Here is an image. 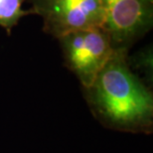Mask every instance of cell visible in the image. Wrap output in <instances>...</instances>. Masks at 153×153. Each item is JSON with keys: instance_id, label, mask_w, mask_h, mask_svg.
<instances>
[{"instance_id": "obj_5", "label": "cell", "mask_w": 153, "mask_h": 153, "mask_svg": "<svg viewBox=\"0 0 153 153\" xmlns=\"http://www.w3.org/2000/svg\"><path fill=\"white\" fill-rule=\"evenodd\" d=\"M26 0H0V27L10 34L13 27L17 25L21 18L35 14L32 9L24 10L23 3Z\"/></svg>"}, {"instance_id": "obj_1", "label": "cell", "mask_w": 153, "mask_h": 153, "mask_svg": "<svg viewBox=\"0 0 153 153\" xmlns=\"http://www.w3.org/2000/svg\"><path fill=\"white\" fill-rule=\"evenodd\" d=\"M126 50H114L88 88L85 99L93 114L111 129L152 132L153 94L131 71Z\"/></svg>"}, {"instance_id": "obj_3", "label": "cell", "mask_w": 153, "mask_h": 153, "mask_svg": "<svg viewBox=\"0 0 153 153\" xmlns=\"http://www.w3.org/2000/svg\"><path fill=\"white\" fill-rule=\"evenodd\" d=\"M43 19V30L55 38L103 25L100 0H26Z\"/></svg>"}, {"instance_id": "obj_2", "label": "cell", "mask_w": 153, "mask_h": 153, "mask_svg": "<svg viewBox=\"0 0 153 153\" xmlns=\"http://www.w3.org/2000/svg\"><path fill=\"white\" fill-rule=\"evenodd\" d=\"M58 40L65 66L76 75L82 88L93 84L114 53L109 34L102 26L68 33Z\"/></svg>"}, {"instance_id": "obj_4", "label": "cell", "mask_w": 153, "mask_h": 153, "mask_svg": "<svg viewBox=\"0 0 153 153\" xmlns=\"http://www.w3.org/2000/svg\"><path fill=\"white\" fill-rule=\"evenodd\" d=\"M105 13L102 27L114 50L128 51L153 25V0H100Z\"/></svg>"}]
</instances>
